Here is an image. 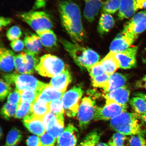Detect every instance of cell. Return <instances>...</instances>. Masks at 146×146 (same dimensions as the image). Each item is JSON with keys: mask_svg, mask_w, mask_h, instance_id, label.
<instances>
[{"mask_svg": "<svg viewBox=\"0 0 146 146\" xmlns=\"http://www.w3.org/2000/svg\"><path fill=\"white\" fill-rule=\"evenodd\" d=\"M58 11L62 25L72 42L78 43L85 41L87 34L78 5L72 1H62L58 5Z\"/></svg>", "mask_w": 146, "mask_h": 146, "instance_id": "obj_1", "label": "cell"}, {"mask_svg": "<svg viewBox=\"0 0 146 146\" xmlns=\"http://www.w3.org/2000/svg\"><path fill=\"white\" fill-rule=\"evenodd\" d=\"M60 42L64 48L80 68H89L99 62L100 56L92 49L63 39Z\"/></svg>", "mask_w": 146, "mask_h": 146, "instance_id": "obj_2", "label": "cell"}, {"mask_svg": "<svg viewBox=\"0 0 146 146\" xmlns=\"http://www.w3.org/2000/svg\"><path fill=\"white\" fill-rule=\"evenodd\" d=\"M140 116L135 113L125 112L110 120V125L117 132L125 136H143L145 132L140 123Z\"/></svg>", "mask_w": 146, "mask_h": 146, "instance_id": "obj_3", "label": "cell"}, {"mask_svg": "<svg viewBox=\"0 0 146 146\" xmlns=\"http://www.w3.org/2000/svg\"><path fill=\"white\" fill-rule=\"evenodd\" d=\"M4 78L9 85L14 84L18 90L33 91L39 95L47 85V84L27 74H18L14 73L5 75Z\"/></svg>", "mask_w": 146, "mask_h": 146, "instance_id": "obj_4", "label": "cell"}, {"mask_svg": "<svg viewBox=\"0 0 146 146\" xmlns=\"http://www.w3.org/2000/svg\"><path fill=\"white\" fill-rule=\"evenodd\" d=\"M65 68L64 63L60 58L47 54L40 58L36 70L42 76L53 78L63 72Z\"/></svg>", "mask_w": 146, "mask_h": 146, "instance_id": "obj_5", "label": "cell"}, {"mask_svg": "<svg viewBox=\"0 0 146 146\" xmlns=\"http://www.w3.org/2000/svg\"><path fill=\"white\" fill-rule=\"evenodd\" d=\"M19 17L36 33L51 29L53 27L52 22L50 15L45 12L30 11L22 13Z\"/></svg>", "mask_w": 146, "mask_h": 146, "instance_id": "obj_6", "label": "cell"}, {"mask_svg": "<svg viewBox=\"0 0 146 146\" xmlns=\"http://www.w3.org/2000/svg\"><path fill=\"white\" fill-rule=\"evenodd\" d=\"M83 93L81 87L75 86L64 94L62 102L64 112L69 117L77 114Z\"/></svg>", "mask_w": 146, "mask_h": 146, "instance_id": "obj_7", "label": "cell"}, {"mask_svg": "<svg viewBox=\"0 0 146 146\" xmlns=\"http://www.w3.org/2000/svg\"><path fill=\"white\" fill-rule=\"evenodd\" d=\"M96 108L95 102L90 98L86 97L82 99L77 113L79 127L82 130H85L94 119Z\"/></svg>", "mask_w": 146, "mask_h": 146, "instance_id": "obj_8", "label": "cell"}, {"mask_svg": "<svg viewBox=\"0 0 146 146\" xmlns=\"http://www.w3.org/2000/svg\"><path fill=\"white\" fill-rule=\"evenodd\" d=\"M46 132L56 138H58L64 129L63 115H56L52 113H47L43 118Z\"/></svg>", "mask_w": 146, "mask_h": 146, "instance_id": "obj_9", "label": "cell"}, {"mask_svg": "<svg viewBox=\"0 0 146 146\" xmlns=\"http://www.w3.org/2000/svg\"><path fill=\"white\" fill-rule=\"evenodd\" d=\"M127 108L114 103L106 104L103 107H97L94 120H110L126 112Z\"/></svg>", "mask_w": 146, "mask_h": 146, "instance_id": "obj_10", "label": "cell"}, {"mask_svg": "<svg viewBox=\"0 0 146 146\" xmlns=\"http://www.w3.org/2000/svg\"><path fill=\"white\" fill-rule=\"evenodd\" d=\"M146 30V10L135 14L128 22L122 32L138 36Z\"/></svg>", "mask_w": 146, "mask_h": 146, "instance_id": "obj_11", "label": "cell"}, {"mask_svg": "<svg viewBox=\"0 0 146 146\" xmlns=\"http://www.w3.org/2000/svg\"><path fill=\"white\" fill-rule=\"evenodd\" d=\"M138 36L121 32L113 40L110 46V52L113 54L123 52L131 47Z\"/></svg>", "mask_w": 146, "mask_h": 146, "instance_id": "obj_12", "label": "cell"}, {"mask_svg": "<svg viewBox=\"0 0 146 146\" xmlns=\"http://www.w3.org/2000/svg\"><path fill=\"white\" fill-rule=\"evenodd\" d=\"M138 46H131L123 52L114 54L120 64V68L129 69L134 68L136 65V55Z\"/></svg>", "mask_w": 146, "mask_h": 146, "instance_id": "obj_13", "label": "cell"}, {"mask_svg": "<svg viewBox=\"0 0 146 146\" xmlns=\"http://www.w3.org/2000/svg\"><path fill=\"white\" fill-rule=\"evenodd\" d=\"M140 9H143L142 0H120L118 17L121 20L130 18Z\"/></svg>", "mask_w": 146, "mask_h": 146, "instance_id": "obj_14", "label": "cell"}, {"mask_svg": "<svg viewBox=\"0 0 146 146\" xmlns=\"http://www.w3.org/2000/svg\"><path fill=\"white\" fill-rule=\"evenodd\" d=\"M23 122L30 132L38 136H41L46 131L43 118L35 116L30 112L24 118Z\"/></svg>", "mask_w": 146, "mask_h": 146, "instance_id": "obj_15", "label": "cell"}, {"mask_svg": "<svg viewBox=\"0 0 146 146\" xmlns=\"http://www.w3.org/2000/svg\"><path fill=\"white\" fill-rule=\"evenodd\" d=\"M78 135V129L72 124H69L58 138L56 146H76Z\"/></svg>", "mask_w": 146, "mask_h": 146, "instance_id": "obj_16", "label": "cell"}, {"mask_svg": "<svg viewBox=\"0 0 146 146\" xmlns=\"http://www.w3.org/2000/svg\"><path fill=\"white\" fill-rule=\"evenodd\" d=\"M130 93L129 89L124 86L112 92L106 93L104 96L106 104L114 103L127 107Z\"/></svg>", "mask_w": 146, "mask_h": 146, "instance_id": "obj_17", "label": "cell"}, {"mask_svg": "<svg viewBox=\"0 0 146 146\" xmlns=\"http://www.w3.org/2000/svg\"><path fill=\"white\" fill-rule=\"evenodd\" d=\"M15 55L13 52L4 47L0 49V67L1 70L5 72H10L15 67Z\"/></svg>", "mask_w": 146, "mask_h": 146, "instance_id": "obj_18", "label": "cell"}, {"mask_svg": "<svg viewBox=\"0 0 146 146\" xmlns=\"http://www.w3.org/2000/svg\"><path fill=\"white\" fill-rule=\"evenodd\" d=\"M85 3L84 15L89 23H92L107 0H84Z\"/></svg>", "mask_w": 146, "mask_h": 146, "instance_id": "obj_19", "label": "cell"}, {"mask_svg": "<svg viewBox=\"0 0 146 146\" xmlns=\"http://www.w3.org/2000/svg\"><path fill=\"white\" fill-rule=\"evenodd\" d=\"M72 76L68 69L53 77L49 84L56 90L64 93L67 88L72 81Z\"/></svg>", "mask_w": 146, "mask_h": 146, "instance_id": "obj_20", "label": "cell"}, {"mask_svg": "<svg viewBox=\"0 0 146 146\" xmlns=\"http://www.w3.org/2000/svg\"><path fill=\"white\" fill-rule=\"evenodd\" d=\"M127 78L123 74L114 73L110 75L107 83L103 88L104 92L108 93L125 86Z\"/></svg>", "mask_w": 146, "mask_h": 146, "instance_id": "obj_21", "label": "cell"}, {"mask_svg": "<svg viewBox=\"0 0 146 146\" xmlns=\"http://www.w3.org/2000/svg\"><path fill=\"white\" fill-rule=\"evenodd\" d=\"M64 94V93L56 90L50 85L47 84L36 100L44 104H50L53 100H61Z\"/></svg>", "mask_w": 146, "mask_h": 146, "instance_id": "obj_22", "label": "cell"}, {"mask_svg": "<svg viewBox=\"0 0 146 146\" xmlns=\"http://www.w3.org/2000/svg\"><path fill=\"white\" fill-rule=\"evenodd\" d=\"M26 50L37 54L42 47L40 40L36 34L29 33L25 36L24 40Z\"/></svg>", "mask_w": 146, "mask_h": 146, "instance_id": "obj_23", "label": "cell"}, {"mask_svg": "<svg viewBox=\"0 0 146 146\" xmlns=\"http://www.w3.org/2000/svg\"><path fill=\"white\" fill-rule=\"evenodd\" d=\"M43 46L48 48H54L57 44L56 35L51 29L39 31L36 32Z\"/></svg>", "mask_w": 146, "mask_h": 146, "instance_id": "obj_24", "label": "cell"}, {"mask_svg": "<svg viewBox=\"0 0 146 146\" xmlns=\"http://www.w3.org/2000/svg\"><path fill=\"white\" fill-rule=\"evenodd\" d=\"M100 62L105 73L109 75L113 74L120 68L119 62L112 52H109Z\"/></svg>", "mask_w": 146, "mask_h": 146, "instance_id": "obj_25", "label": "cell"}, {"mask_svg": "<svg viewBox=\"0 0 146 146\" xmlns=\"http://www.w3.org/2000/svg\"><path fill=\"white\" fill-rule=\"evenodd\" d=\"M115 21L111 14L103 13L100 18L98 26V31L100 34L108 32L114 27Z\"/></svg>", "mask_w": 146, "mask_h": 146, "instance_id": "obj_26", "label": "cell"}, {"mask_svg": "<svg viewBox=\"0 0 146 146\" xmlns=\"http://www.w3.org/2000/svg\"><path fill=\"white\" fill-rule=\"evenodd\" d=\"M50 112V104H46L36 101L31 104L30 113L38 117L43 118Z\"/></svg>", "mask_w": 146, "mask_h": 146, "instance_id": "obj_27", "label": "cell"}, {"mask_svg": "<svg viewBox=\"0 0 146 146\" xmlns=\"http://www.w3.org/2000/svg\"><path fill=\"white\" fill-rule=\"evenodd\" d=\"M135 96L131 98L129 104L135 113L140 116L146 112V101L142 97Z\"/></svg>", "mask_w": 146, "mask_h": 146, "instance_id": "obj_28", "label": "cell"}, {"mask_svg": "<svg viewBox=\"0 0 146 146\" xmlns=\"http://www.w3.org/2000/svg\"><path fill=\"white\" fill-rule=\"evenodd\" d=\"M101 135V133L98 130L91 131L77 146H96L99 143Z\"/></svg>", "mask_w": 146, "mask_h": 146, "instance_id": "obj_29", "label": "cell"}, {"mask_svg": "<svg viewBox=\"0 0 146 146\" xmlns=\"http://www.w3.org/2000/svg\"><path fill=\"white\" fill-rule=\"evenodd\" d=\"M29 61L25 52L21 53L15 56V65L16 71L22 74H26Z\"/></svg>", "mask_w": 146, "mask_h": 146, "instance_id": "obj_30", "label": "cell"}, {"mask_svg": "<svg viewBox=\"0 0 146 146\" xmlns=\"http://www.w3.org/2000/svg\"><path fill=\"white\" fill-rule=\"evenodd\" d=\"M23 138L22 133L16 128H13L9 131L7 137V146H12L17 145Z\"/></svg>", "mask_w": 146, "mask_h": 146, "instance_id": "obj_31", "label": "cell"}, {"mask_svg": "<svg viewBox=\"0 0 146 146\" xmlns=\"http://www.w3.org/2000/svg\"><path fill=\"white\" fill-rule=\"evenodd\" d=\"M120 0H107L102 7L104 13L113 14L119 9Z\"/></svg>", "mask_w": 146, "mask_h": 146, "instance_id": "obj_32", "label": "cell"}, {"mask_svg": "<svg viewBox=\"0 0 146 146\" xmlns=\"http://www.w3.org/2000/svg\"><path fill=\"white\" fill-rule=\"evenodd\" d=\"M18 105L11 104L8 102L5 104L2 108L1 114L3 118L9 120L15 115L17 110Z\"/></svg>", "mask_w": 146, "mask_h": 146, "instance_id": "obj_33", "label": "cell"}, {"mask_svg": "<svg viewBox=\"0 0 146 146\" xmlns=\"http://www.w3.org/2000/svg\"><path fill=\"white\" fill-rule=\"evenodd\" d=\"M31 104L20 101L18 105L17 111L15 115L16 118L21 119L25 117L30 113Z\"/></svg>", "mask_w": 146, "mask_h": 146, "instance_id": "obj_34", "label": "cell"}, {"mask_svg": "<svg viewBox=\"0 0 146 146\" xmlns=\"http://www.w3.org/2000/svg\"><path fill=\"white\" fill-rule=\"evenodd\" d=\"M21 94V101L32 104L36 102L39 94L31 90H19Z\"/></svg>", "mask_w": 146, "mask_h": 146, "instance_id": "obj_35", "label": "cell"}, {"mask_svg": "<svg viewBox=\"0 0 146 146\" xmlns=\"http://www.w3.org/2000/svg\"><path fill=\"white\" fill-rule=\"evenodd\" d=\"M127 139L126 136L119 133L113 134L108 142L109 146H123Z\"/></svg>", "mask_w": 146, "mask_h": 146, "instance_id": "obj_36", "label": "cell"}, {"mask_svg": "<svg viewBox=\"0 0 146 146\" xmlns=\"http://www.w3.org/2000/svg\"><path fill=\"white\" fill-rule=\"evenodd\" d=\"M91 78L99 76L105 73L101 62L99 61L87 69Z\"/></svg>", "mask_w": 146, "mask_h": 146, "instance_id": "obj_37", "label": "cell"}, {"mask_svg": "<svg viewBox=\"0 0 146 146\" xmlns=\"http://www.w3.org/2000/svg\"><path fill=\"white\" fill-rule=\"evenodd\" d=\"M50 112L56 115H63L64 110L61 100H55L50 104Z\"/></svg>", "mask_w": 146, "mask_h": 146, "instance_id": "obj_38", "label": "cell"}, {"mask_svg": "<svg viewBox=\"0 0 146 146\" xmlns=\"http://www.w3.org/2000/svg\"><path fill=\"white\" fill-rule=\"evenodd\" d=\"M109 76V74L105 73L102 75L91 78L93 86L103 89L108 81Z\"/></svg>", "mask_w": 146, "mask_h": 146, "instance_id": "obj_39", "label": "cell"}, {"mask_svg": "<svg viewBox=\"0 0 146 146\" xmlns=\"http://www.w3.org/2000/svg\"><path fill=\"white\" fill-rule=\"evenodd\" d=\"M22 34V33L20 27L17 26H14L7 31L6 35L9 40L12 41L19 39Z\"/></svg>", "mask_w": 146, "mask_h": 146, "instance_id": "obj_40", "label": "cell"}, {"mask_svg": "<svg viewBox=\"0 0 146 146\" xmlns=\"http://www.w3.org/2000/svg\"><path fill=\"white\" fill-rule=\"evenodd\" d=\"M41 146H55L56 138L47 133L40 137Z\"/></svg>", "mask_w": 146, "mask_h": 146, "instance_id": "obj_41", "label": "cell"}, {"mask_svg": "<svg viewBox=\"0 0 146 146\" xmlns=\"http://www.w3.org/2000/svg\"><path fill=\"white\" fill-rule=\"evenodd\" d=\"M130 146H146V139L141 135L131 136L129 140Z\"/></svg>", "mask_w": 146, "mask_h": 146, "instance_id": "obj_42", "label": "cell"}, {"mask_svg": "<svg viewBox=\"0 0 146 146\" xmlns=\"http://www.w3.org/2000/svg\"><path fill=\"white\" fill-rule=\"evenodd\" d=\"M10 85L7 82H5L4 80L1 79L0 98L1 100H5L11 90V88Z\"/></svg>", "mask_w": 146, "mask_h": 146, "instance_id": "obj_43", "label": "cell"}, {"mask_svg": "<svg viewBox=\"0 0 146 146\" xmlns=\"http://www.w3.org/2000/svg\"><path fill=\"white\" fill-rule=\"evenodd\" d=\"M21 101V94L17 88L11 92L8 96L7 102L11 104L18 105Z\"/></svg>", "mask_w": 146, "mask_h": 146, "instance_id": "obj_44", "label": "cell"}, {"mask_svg": "<svg viewBox=\"0 0 146 146\" xmlns=\"http://www.w3.org/2000/svg\"><path fill=\"white\" fill-rule=\"evenodd\" d=\"M10 45L13 50L16 52H21L25 47L24 42L19 39L12 41Z\"/></svg>", "mask_w": 146, "mask_h": 146, "instance_id": "obj_45", "label": "cell"}, {"mask_svg": "<svg viewBox=\"0 0 146 146\" xmlns=\"http://www.w3.org/2000/svg\"><path fill=\"white\" fill-rule=\"evenodd\" d=\"M26 143L28 146H41L40 140L39 137L31 136L27 140Z\"/></svg>", "mask_w": 146, "mask_h": 146, "instance_id": "obj_46", "label": "cell"}, {"mask_svg": "<svg viewBox=\"0 0 146 146\" xmlns=\"http://www.w3.org/2000/svg\"><path fill=\"white\" fill-rule=\"evenodd\" d=\"M12 22V20L11 18L3 17L0 18V24H1V30L10 25Z\"/></svg>", "mask_w": 146, "mask_h": 146, "instance_id": "obj_47", "label": "cell"}, {"mask_svg": "<svg viewBox=\"0 0 146 146\" xmlns=\"http://www.w3.org/2000/svg\"><path fill=\"white\" fill-rule=\"evenodd\" d=\"M48 0H36L33 7L34 10L44 8Z\"/></svg>", "mask_w": 146, "mask_h": 146, "instance_id": "obj_48", "label": "cell"}, {"mask_svg": "<svg viewBox=\"0 0 146 146\" xmlns=\"http://www.w3.org/2000/svg\"><path fill=\"white\" fill-rule=\"evenodd\" d=\"M136 85L138 88H144L146 90V75L138 81Z\"/></svg>", "mask_w": 146, "mask_h": 146, "instance_id": "obj_49", "label": "cell"}, {"mask_svg": "<svg viewBox=\"0 0 146 146\" xmlns=\"http://www.w3.org/2000/svg\"><path fill=\"white\" fill-rule=\"evenodd\" d=\"M143 60L144 63L146 64V47L143 50Z\"/></svg>", "mask_w": 146, "mask_h": 146, "instance_id": "obj_50", "label": "cell"}, {"mask_svg": "<svg viewBox=\"0 0 146 146\" xmlns=\"http://www.w3.org/2000/svg\"><path fill=\"white\" fill-rule=\"evenodd\" d=\"M142 120L146 123V112L140 116Z\"/></svg>", "mask_w": 146, "mask_h": 146, "instance_id": "obj_51", "label": "cell"}, {"mask_svg": "<svg viewBox=\"0 0 146 146\" xmlns=\"http://www.w3.org/2000/svg\"><path fill=\"white\" fill-rule=\"evenodd\" d=\"M96 146H109L108 144L100 142L98 143Z\"/></svg>", "mask_w": 146, "mask_h": 146, "instance_id": "obj_52", "label": "cell"}, {"mask_svg": "<svg viewBox=\"0 0 146 146\" xmlns=\"http://www.w3.org/2000/svg\"><path fill=\"white\" fill-rule=\"evenodd\" d=\"M137 95H138L142 97L146 101V95L143 94H141V93H140V94H136Z\"/></svg>", "mask_w": 146, "mask_h": 146, "instance_id": "obj_53", "label": "cell"}, {"mask_svg": "<svg viewBox=\"0 0 146 146\" xmlns=\"http://www.w3.org/2000/svg\"><path fill=\"white\" fill-rule=\"evenodd\" d=\"M2 129H1V134H0V135H1V138L2 136Z\"/></svg>", "mask_w": 146, "mask_h": 146, "instance_id": "obj_54", "label": "cell"}, {"mask_svg": "<svg viewBox=\"0 0 146 146\" xmlns=\"http://www.w3.org/2000/svg\"><path fill=\"white\" fill-rule=\"evenodd\" d=\"M15 146L14 145V146Z\"/></svg>", "mask_w": 146, "mask_h": 146, "instance_id": "obj_55", "label": "cell"}]
</instances>
